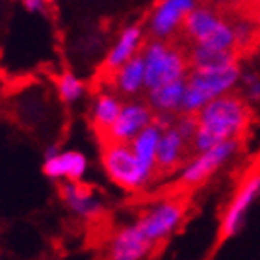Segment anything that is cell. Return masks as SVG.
I'll return each instance as SVG.
<instances>
[{"label": "cell", "instance_id": "5bb4252c", "mask_svg": "<svg viewBox=\"0 0 260 260\" xmlns=\"http://www.w3.org/2000/svg\"><path fill=\"white\" fill-rule=\"evenodd\" d=\"M147 30L145 24H128L121 30L114 45L110 47L103 60V71L104 75L108 76L114 71H117L121 65H125L128 60H132L134 56H138L143 49V45L147 41Z\"/></svg>", "mask_w": 260, "mask_h": 260}, {"label": "cell", "instance_id": "7a4b0ae2", "mask_svg": "<svg viewBox=\"0 0 260 260\" xmlns=\"http://www.w3.org/2000/svg\"><path fill=\"white\" fill-rule=\"evenodd\" d=\"M242 63L233 61L219 67H191L186 76V93L182 101V114H199L214 99L236 91L242 78Z\"/></svg>", "mask_w": 260, "mask_h": 260}, {"label": "cell", "instance_id": "6da1fadb", "mask_svg": "<svg viewBox=\"0 0 260 260\" xmlns=\"http://www.w3.org/2000/svg\"><path fill=\"white\" fill-rule=\"evenodd\" d=\"M197 115V132L191 140V154L229 140H242L253 121L251 104L238 91L214 99Z\"/></svg>", "mask_w": 260, "mask_h": 260}, {"label": "cell", "instance_id": "30bf717a", "mask_svg": "<svg viewBox=\"0 0 260 260\" xmlns=\"http://www.w3.org/2000/svg\"><path fill=\"white\" fill-rule=\"evenodd\" d=\"M154 110L145 99H128L123 103L119 117L115 119L108 134L104 136L103 141H121V143H130L141 130L154 123Z\"/></svg>", "mask_w": 260, "mask_h": 260}, {"label": "cell", "instance_id": "2e32d148", "mask_svg": "<svg viewBox=\"0 0 260 260\" xmlns=\"http://www.w3.org/2000/svg\"><path fill=\"white\" fill-rule=\"evenodd\" d=\"M108 78L112 91H115L119 97L134 99L145 91V61L141 52L108 75Z\"/></svg>", "mask_w": 260, "mask_h": 260}, {"label": "cell", "instance_id": "ba28073f", "mask_svg": "<svg viewBox=\"0 0 260 260\" xmlns=\"http://www.w3.org/2000/svg\"><path fill=\"white\" fill-rule=\"evenodd\" d=\"M201 0H156L145 17L147 38L173 41L179 39L182 26Z\"/></svg>", "mask_w": 260, "mask_h": 260}, {"label": "cell", "instance_id": "603a6c76", "mask_svg": "<svg viewBox=\"0 0 260 260\" xmlns=\"http://www.w3.org/2000/svg\"><path fill=\"white\" fill-rule=\"evenodd\" d=\"M236 91L251 104V106H258L260 104V71L255 67H245L242 71V78H240V86Z\"/></svg>", "mask_w": 260, "mask_h": 260}, {"label": "cell", "instance_id": "44dd1931", "mask_svg": "<svg viewBox=\"0 0 260 260\" xmlns=\"http://www.w3.org/2000/svg\"><path fill=\"white\" fill-rule=\"evenodd\" d=\"M188 47V61H190V69H203V67H219V65H227L233 61L240 60V54L236 50H221L212 49L205 45H186Z\"/></svg>", "mask_w": 260, "mask_h": 260}, {"label": "cell", "instance_id": "3957f363", "mask_svg": "<svg viewBox=\"0 0 260 260\" xmlns=\"http://www.w3.org/2000/svg\"><path fill=\"white\" fill-rule=\"evenodd\" d=\"M141 56L145 61V91L188 76V47L180 39H147Z\"/></svg>", "mask_w": 260, "mask_h": 260}, {"label": "cell", "instance_id": "5b68a950", "mask_svg": "<svg viewBox=\"0 0 260 260\" xmlns=\"http://www.w3.org/2000/svg\"><path fill=\"white\" fill-rule=\"evenodd\" d=\"M260 201V166H255L242 177L236 190L233 191L227 206L219 219L221 242L233 240L242 233L253 206Z\"/></svg>", "mask_w": 260, "mask_h": 260}, {"label": "cell", "instance_id": "7c38bea8", "mask_svg": "<svg viewBox=\"0 0 260 260\" xmlns=\"http://www.w3.org/2000/svg\"><path fill=\"white\" fill-rule=\"evenodd\" d=\"M227 11L223 8L210 2H201L188 15L179 39L186 45L206 43L227 22Z\"/></svg>", "mask_w": 260, "mask_h": 260}, {"label": "cell", "instance_id": "52a82bcc", "mask_svg": "<svg viewBox=\"0 0 260 260\" xmlns=\"http://www.w3.org/2000/svg\"><path fill=\"white\" fill-rule=\"evenodd\" d=\"M186 208L188 203L182 197H164L147 206L136 223L141 229V233L152 244L158 245L179 231L180 225L184 223Z\"/></svg>", "mask_w": 260, "mask_h": 260}, {"label": "cell", "instance_id": "d4e9b609", "mask_svg": "<svg viewBox=\"0 0 260 260\" xmlns=\"http://www.w3.org/2000/svg\"><path fill=\"white\" fill-rule=\"evenodd\" d=\"M206 2H210V4H216V6H219V8H223V10H227L229 6L240 4L242 0H206Z\"/></svg>", "mask_w": 260, "mask_h": 260}, {"label": "cell", "instance_id": "ffe728a7", "mask_svg": "<svg viewBox=\"0 0 260 260\" xmlns=\"http://www.w3.org/2000/svg\"><path fill=\"white\" fill-rule=\"evenodd\" d=\"M229 21L233 24L234 38H236V50L240 56L245 54L247 50L255 49L260 39V24L256 17H251L247 13H229Z\"/></svg>", "mask_w": 260, "mask_h": 260}, {"label": "cell", "instance_id": "cb8c5ba5", "mask_svg": "<svg viewBox=\"0 0 260 260\" xmlns=\"http://www.w3.org/2000/svg\"><path fill=\"white\" fill-rule=\"evenodd\" d=\"M22 4L26 8L28 11H32V13H41L43 8L47 6L45 0H22Z\"/></svg>", "mask_w": 260, "mask_h": 260}, {"label": "cell", "instance_id": "277c9868", "mask_svg": "<svg viewBox=\"0 0 260 260\" xmlns=\"http://www.w3.org/2000/svg\"><path fill=\"white\" fill-rule=\"evenodd\" d=\"M101 164L108 180L117 188L130 193L143 191L152 182V177L136 156L130 143L121 141H103Z\"/></svg>", "mask_w": 260, "mask_h": 260}, {"label": "cell", "instance_id": "484cf974", "mask_svg": "<svg viewBox=\"0 0 260 260\" xmlns=\"http://www.w3.org/2000/svg\"><path fill=\"white\" fill-rule=\"evenodd\" d=\"M45 2H47V4H52V2H54V0H45Z\"/></svg>", "mask_w": 260, "mask_h": 260}, {"label": "cell", "instance_id": "d6986e66", "mask_svg": "<svg viewBox=\"0 0 260 260\" xmlns=\"http://www.w3.org/2000/svg\"><path fill=\"white\" fill-rule=\"evenodd\" d=\"M162 132H164V126H160L156 121H154V123H151L147 128H143L134 140L130 141V145L134 149L138 160H140L141 166H143L152 177L158 175L156 154H158V143H160Z\"/></svg>", "mask_w": 260, "mask_h": 260}, {"label": "cell", "instance_id": "ac0fdd59", "mask_svg": "<svg viewBox=\"0 0 260 260\" xmlns=\"http://www.w3.org/2000/svg\"><path fill=\"white\" fill-rule=\"evenodd\" d=\"M186 93V78L168 82L158 87L147 89L145 101L151 104L154 114H182V101Z\"/></svg>", "mask_w": 260, "mask_h": 260}, {"label": "cell", "instance_id": "e0dca14e", "mask_svg": "<svg viewBox=\"0 0 260 260\" xmlns=\"http://www.w3.org/2000/svg\"><path fill=\"white\" fill-rule=\"evenodd\" d=\"M123 97H119L115 91L108 89V91H101L95 95L91 103V110H89V123L95 128L101 140L108 134V130L112 128V125L115 123V119L119 117L123 103Z\"/></svg>", "mask_w": 260, "mask_h": 260}, {"label": "cell", "instance_id": "8fae6325", "mask_svg": "<svg viewBox=\"0 0 260 260\" xmlns=\"http://www.w3.org/2000/svg\"><path fill=\"white\" fill-rule=\"evenodd\" d=\"M61 205L84 221H95L104 214V201L84 180H65L58 186Z\"/></svg>", "mask_w": 260, "mask_h": 260}, {"label": "cell", "instance_id": "9a60e30c", "mask_svg": "<svg viewBox=\"0 0 260 260\" xmlns=\"http://www.w3.org/2000/svg\"><path fill=\"white\" fill-rule=\"evenodd\" d=\"M191 141L180 132L175 123L168 128H164L160 143H158V173L168 175L173 171H179L184 162L190 158Z\"/></svg>", "mask_w": 260, "mask_h": 260}, {"label": "cell", "instance_id": "9c48e42d", "mask_svg": "<svg viewBox=\"0 0 260 260\" xmlns=\"http://www.w3.org/2000/svg\"><path fill=\"white\" fill-rule=\"evenodd\" d=\"M89 169L87 156L80 151H61L56 145H50L45 149L43 164H41V171L49 180L52 182H65V180H84Z\"/></svg>", "mask_w": 260, "mask_h": 260}, {"label": "cell", "instance_id": "7402d4cb", "mask_svg": "<svg viewBox=\"0 0 260 260\" xmlns=\"http://www.w3.org/2000/svg\"><path fill=\"white\" fill-rule=\"evenodd\" d=\"M56 91H58V97H60V101L63 104H75L84 97L86 86L75 73L63 71L56 78Z\"/></svg>", "mask_w": 260, "mask_h": 260}, {"label": "cell", "instance_id": "8992f818", "mask_svg": "<svg viewBox=\"0 0 260 260\" xmlns=\"http://www.w3.org/2000/svg\"><path fill=\"white\" fill-rule=\"evenodd\" d=\"M242 149V140H229L219 145L206 149L203 152H193L177 173V184L182 190H190L205 184L214 175L227 166Z\"/></svg>", "mask_w": 260, "mask_h": 260}, {"label": "cell", "instance_id": "4fadbf2b", "mask_svg": "<svg viewBox=\"0 0 260 260\" xmlns=\"http://www.w3.org/2000/svg\"><path fill=\"white\" fill-rule=\"evenodd\" d=\"M156 245L141 233L138 223L132 221L115 231L108 242V260H145Z\"/></svg>", "mask_w": 260, "mask_h": 260}]
</instances>
